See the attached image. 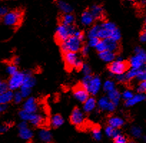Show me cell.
Segmentation results:
<instances>
[{
    "instance_id": "b9f144b4",
    "label": "cell",
    "mask_w": 146,
    "mask_h": 143,
    "mask_svg": "<svg viewBox=\"0 0 146 143\" xmlns=\"http://www.w3.org/2000/svg\"><path fill=\"white\" fill-rule=\"evenodd\" d=\"M122 98L125 100V101H128L130 99H132L134 96V93L131 91L129 90H125L122 93Z\"/></svg>"
},
{
    "instance_id": "be15d7a7",
    "label": "cell",
    "mask_w": 146,
    "mask_h": 143,
    "mask_svg": "<svg viewBox=\"0 0 146 143\" xmlns=\"http://www.w3.org/2000/svg\"><path fill=\"white\" fill-rule=\"evenodd\" d=\"M128 143H135V142H133V141H130V142H128Z\"/></svg>"
},
{
    "instance_id": "7c38bea8",
    "label": "cell",
    "mask_w": 146,
    "mask_h": 143,
    "mask_svg": "<svg viewBox=\"0 0 146 143\" xmlns=\"http://www.w3.org/2000/svg\"><path fill=\"white\" fill-rule=\"evenodd\" d=\"M38 138L44 143H52V134L50 130L47 129H41L38 132Z\"/></svg>"
},
{
    "instance_id": "44dd1931",
    "label": "cell",
    "mask_w": 146,
    "mask_h": 143,
    "mask_svg": "<svg viewBox=\"0 0 146 143\" xmlns=\"http://www.w3.org/2000/svg\"><path fill=\"white\" fill-rule=\"evenodd\" d=\"M43 120L44 119H43L42 116L40 114H36V113H31L29 119V122L35 127H39L42 124Z\"/></svg>"
},
{
    "instance_id": "277c9868",
    "label": "cell",
    "mask_w": 146,
    "mask_h": 143,
    "mask_svg": "<svg viewBox=\"0 0 146 143\" xmlns=\"http://www.w3.org/2000/svg\"><path fill=\"white\" fill-rule=\"evenodd\" d=\"M76 30L77 29L73 25L67 26V25H64L63 24H60L57 26V29H56V40L59 43L61 44L62 42L66 40L69 37L74 35Z\"/></svg>"
},
{
    "instance_id": "ee69618b",
    "label": "cell",
    "mask_w": 146,
    "mask_h": 143,
    "mask_svg": "<svg viewBox=\"0 0 146 143\" xmlns=\"http://www.w3.org/2000/svg\"><path fill=\"white\" fill-rule=\"evenodd\" d=\"M24 99V97H22V93L20 91L19 92H15V94H14V99L13 101L15 104H19L22 101V99Z\"/></svg>"
},
{
    "instance_id": "f35d334b",
    "label": "cell",
    "mask_w": 146,
    "mask_h": 143,
    "mask_svg": "<svg viewBox=\"0 0 146 143\" xmlns=\"http://www.w3.org/2000/svg\"><path fill=\"white\" fill-rule=\"evenodd\" d=\"M113 143H128V140L127 137L121 133L113 139Z\"/></svg>"
},
{
    "instance_id": "816d5d0a",
    "label": "cell",
    "mask_w": 146,
    "mask_h": 143,
    "mask_svg": "<svg viewBox=\"0 0 146 143\" xmlns=\"http://www.w3.org/2000/svg\"><path fill=\"white\" fill-rule=\"evenodd\" d=\"M74 36L77 37V38H79V39L82 41L83 40L84 38H85V35H84L83 32L80 30H78L75 31V34H74Z\"/></svg>"
},
{
    "instance_id": "d590c367",
    "label": "cell",
    "mask_w": 146,
    "mask_h": 143,
    "mask_svg": "<svg viewBox=\"0 0 146 143\" xmlns=\"http://www.w3.org/2000/svg\"><path fill=\"white\" fill-rule=\"evenodd\" d=\"M101 26L103 28H105V29L110 31V32H113L115 30L117 29L115 25L112 22H105L101 24Z\"/></svg>"
},
{
    "instance_id": "ffe728a7",
    "label": "cell",
    "mask_w": 146,
    "mask_h": 143,
    "mask_svg": "<svg viewBox=\"0 0 146 143\" xmlns=\"http://www.w3.org/2000/svg\"><path fill=\"white\" fill-rule=\"evenodd\" d=\"M35 83H36V79L32 75V73H25V81H24L23 85L22 87L28 88V89H32L33 86H35Z\"/></svg>"
},
{
    "instance_id": "7dc6e473",
    "label": "cell",
    "mask_w": 146,
    "mask_h": 143,
    "mask_svg": "<svg viewBox=\"0 0 146 143\" xmlns=\"http://www.w3.org/2000/svg\"><path fill=\"white\" fill-rule=\"evenodd\" d=\"M20 92H21V93H22V97H23L24 98H28L31 93V89H28V88L21 87L20 88Z\"/></svg>"
},
{
    "instance_id": "5b68a950",
    "label": "cell",
    "mask_w": 146,
    "mask_h": 143,
    "mask_svg": "<svg viewBox=\"0 0 146 143\" xmlns=\"http://www.w3.org/2000/svg\"><path fill=\"white\" fill-rule=\"evenodd\" d=\"M23 14L20 10H13L8 12L2 17V22L5 25L9 27L18 26L22 22Z\"/></svg>"
},
{
    "instance_id": "d6986e66",
    "label": "cell",
    "mask_w": 146,
    "mask_h": 143,
    "mask_svg": "<svg viewBox=\"0 0 146 143\" xmlns=\"http://www.w3.org/2000/svg\"><path fill=\"white\" fill-rule=\"evenodd\" d=\"M14 94L15 93L13 91L8 90L6 92L0 93V104H9L12 101H13Z\"/></svg>"
},
{
    "instance_id": "f907efd6",
    "label": "cell",
    "mask_w": 146,
    "mask_h": 143,
    "mask_svg": "<svg viewBox=\"0 0 146 143\" xmlns=\"http://www.w3.org/2000/svg\"><path fill=\"white\" fill-rule=\"evenodd\" d=\"M116 79H117V81L120 83H125L127 81V77H126L125 74H120L118 75V76H116Z\"/></svg>"
},
{
    "instance_id": "bcb514c9",
    "label": "cell",
    "mask_w": 146,
    "mask_h": 143,
    "mask_svg": "<svg viewBox=\"0 0 146 143\" xmlns=\"http://www.w3.org/2000/svg\"><path fill=\"white\" fill-rule=\"evenodd\" d=\"M9 90V84L8 82L6 81H2L0 83V93H5L7 91Z\"/></svg>"
},
{
    "instance_id": "4316f807",
    "label": "cell",
    "mask_w": 146,
    "mask_h": 143,
    "mask_svg": "<svg viewBox=\"0 0 146 143\" xmlns=\"http://www.w3.org/2000/svg\"><path fill=\"white\" fill-rule=\"evenodd\" d=\"M59 9L64 14L72 13L73 11V8L71 5L64 1H60L58 2Z\"/></svg>"
},
{
    "instance_id": "7bdbcfd3",
    "label": "cell",
    "mask_w": 146,
    "mask_h": 143,
    "mask_svg": "<svg viewBox=\"0 0 146 143\" xmlns=\"http://www.w3.org/2000/svg\"><path fill=\"white\" fill-rule=\"evenodd\" d=\"M100 39L98 38H90L88 40V46L90 48H95L98 42H100Z\"/></svg>"
},
{
    "instance_id": "6f0895ef",
    "label": "cell",
    "mask_w": 146,
    "mask_h": 143,
    "mask_svg": "<svg viewBox=\"0 0 146 143\" xmlns=\"http://www.w3.org/2000/svg\"><path fill=\"white\" fill-rule=\"evenodd\" d=\"M7 109V104H1V105H0V111L1 112H5Z\"/></svg>"
},
{
    "instance_id": "91938a15",
    "label": "cell",
    "mask_w": 146,
    "mask_h": 143,
    "mask_svg": "<svg viewBox=\"0 0 146 143\" xmlns=\"http://www.w3.org/2000/svg\"><path fill=\"white\" fill-rule=\"evenodd\" d=\"M140 85H141L143 87V89H144V91H145V93L146 92V81H143V82H141V83H140Z\"/></svg>"
},
{
    "instance_id": "9a60e30c",
    "label": "cell",
    "mask_w": 146,
    "mask_h": 143,
    "mask_svg": "<svg viewBox=\"0 0 146 143\" xmlns=\"http://www.w3.org/2000/svg\"><path fill=\"white\" fill-rule=\"evenodd\" d=\"M97 101L93 97H89L83 103V111L85 113H90L93 111L96 107Z\"/></svg>"
},
{
    "instance_id": "ab89813d",
    "label": "cell",
    "mask_w": 146,
    "mask_h": 143,
    "mask_svg": "<svg viewBox=\"0 0 146 143\" xmlns=\"http://www.w3.org/2000/svg\"><path fill=\"white\" fill-rule=\"evenodd\" d=\"M30 114L31 113L25 111V109H22L21 110V111H19V117L22 120L29 122V117H30Z\"/></svg>"
},
{
    "instance_id": "d4e9b609",
    "label": "cell",
    "mask_w": 146,
    "mask_h": 143,
    "mask_svg": "<svg viewBox=\"0 0 146 143\" xmlns=\"http://www.w3.org/2000/svg\"><path fill=\"white\" fill-rule=\"evenodd\" d=\"M64 122V120L63 117L60 114H55L51 118V126L53 128H59L61 126L63 125Z\"/></svg>"
},
{
    "instance_id": "7a4b0ae2",
    "label": "cell",
    "mask_w": 146,
    "mask_h": 143,
    "mask_svg": "<svg viewBox=\"0 0 146 143\" xmlns=\"http://www.w3.org/2000/svg\"><path fill=\"white\" fill-rule=\"evenodd\" d=\"M61 50L64 53L67 52H74L77 53L82 48V40L77 37L70 36L66 40L62 42L60 45Z\"/></svg>"
},
{
    "instance_id": "e0dca14e",
    "label": "cell",
    "mask_w": 146,
    "mask_h": 143,
    "mask_svg": "<svg viewBox=\"0 0 146 143\" xmlns=\"http://www.w3.org/2000/svg\"><path fill=\"white\" fill-rule=\"evenodd\" d=\"M33 135V132L28 127L19 129V137L22 140H25V141H29V140H32Z\"/></svg>"
},
{
    "instance_id": "74e56055",
    "label": "cell",
    "mask_w": 146,
    "mask_h": 143,
    "mask_svg": "<svg viewBox=\"0 0 146 143\" xmlns=\"http://www.w3.org/2000/svg\"><path fill=\"white\" fill-rule=\"evenodd\" d=\"M6 70H7V73L10 76H12V75H14L15 73H16L18 71L17 65L14 64V63L8 65V66H7Z\"/></svg>"
},
{
    "instance_id": "cb8c5ba5",
    "label": "cell",
    "mask_w": 146,
    "mask_h": 143,
    "mask_svg": "<svg viewBox=\"0 0 146 143\" xmlns=\"http://www.w3.org/2000/svg\"><path fill=\"white\" fill-rule=\"evenodd\" d=\"M105 134L107 137L114 139L115 137L121 134V132L119 130V129H115L110 125H108L105 129Z\"/></svg>"
},
{
    "instance_id": "484cf974",
    "label": "cell",
    "mask_w": 146,
    "mask_h": 143,
    "mask_svg": "<svg viewBox=\"0 0 146 143\" xmlns=\"http://www.w3.org/2000/svg\"><path fill=\"white\" fill-rule=\"evenodd\" d=\"M104 40H105V45H106L107 50L114 52L115 53V52L118 50L119 45L117 42L110 39V38H108V39H105Z\"/></svg>"
},
{
    "instance_id": "f1b7e54d",
    "label": "cell",
    "mask_w": 146,
    "mask_h": 143,
    "mask_svg": "<svg viewBox=\"0 0 146 143\" xmlns=\"http://www.w3.org/2000/svg\"><path fill=\"white\" fill-rule=\"evenodd\" d=\"M110 100L109 99L108 97H102L98 100V105L100 109L102 110V111H107L108 105H109Z\"/></svg>"
},
{
    "instance_id": "c3c4849f",
    "label": "cell",
    "mask_w": 146,
    "mask_h": 143,
    "mask_svg": "<svg viewBox=\"0 0 146 143\" xmlns=\"http://www.w3.org/2000/svg\"><path fill=\"white\" fill-rule=\"evenodd\" d=\"M81 70H82V73L85 74V75H90L91 72H92L90 67L88 64H83Z\"/></svg>"
},
{
    "instance_id": "52a82bcc",
    "label": "cell",
    "mask_w": 146,
    "mask_h": 143,
    "mask_svg": "<svg viewBox=\"0 0 146 143\" xmlns=\"http://www.w3.org/2000/svg\"><path fill=\"white\" fill-rule=\"evenodd\" d=\"M25 78V73L20 71H17L16 73L11 76L10 79L8 81L9 89L12 91H15L18 89H20L23 85Z\"/></svg>"
},
{
    "instance_id": "4fadbf2b",
    "label": "cell",
    "mask_w": 146,
    "mask_h": 143,
    "mask_svg": "<svg viewBox=\"0 0 146 143\" xmlns=\"http://www.w3.org/2000/svg\"><path fill=\"white\" fill-rule=\"evenodd\" d=\"M95 17L90 10H86L85 12H82V15H81V23L85 26H90L93 23L94 20H95Z\"/></svg>"
},
{
    "instance_id": "8992f818",
    "label": "cell",
    "mask_w": 146,
    "mask_h": 143,
    "mask_svg": "<svg viewBox=\"0 0 146 143\" xmlns=\"http://www.w3.org/2000/svg\"><path fill=\"white\" fill-rule=\"evenodd\" d=\"M129 64L125 62L121 58H117L115 60L110 63L108 66L110 72L113 75L118 76L120 74H124L128 70Z\"/></svg>"
},
{
    "instance_id": "db71d44e",
    "label": "cell",
    "mask_w": 146,
    "mask_h": 143,
    "mask_svg": "<svg viewBox=\"0 0 146 143\" xmlns=\"http://www.w3.org/2000/svg\"><path fill=\"white\" fill-rule=\"evenodd\" d=\"M89 48L90 47L88 46V45H87V46L82 47V48H81V53H82V54L84 56H88V54L89 53V51H90Z\"/></svg>"
},
{
    "instance_id": "f6af8a7d",
    "label": "cell",
    "mask_w": 146,
    "mask_h": 143,
    "mask_svg": "<svg viewBox=\"0 0 146 143\" xmlns=\"http://www.w3.org/2000/svg\"><path fill=\"white\" fill-rule=\"evenodd\" d=\"M137 79L141 82L146 81V70H143L142 68L140 69L138 75L137 76Z\"/></svg>"
},
{
    "instance_id": "8fae6325",
    "label": "cell",
    "mask_w": 146,
    "mask_h": 143,
    "mask_svg": "<svg viewBox=\"0 0 146 143\" xmlns=\"http://www.w3.org/2000/svg\"><path fill=\"white\" fill-rule=\"evenodd\" d=\"M38 109L36 100L34 97H28L23 104V109L29 113H36Z\"/></svg>"
},
{
    "instance_id": "e7e4bbea",
    "label": "cell",
    "mask_w": 146,
    "mask_h": 143,
    "mask_svg": "<svg viewBox=\"0 0 146 143\" xmlns=\"http://www.w3.org/2000/svg\"><path fill=\"white\" fill-rule=\"evenodd\" d=\"M128 1H130V2H133V1H135V0H128Z\"/></svg>"
},
{
    "instance_id": "603a6c76",
    "label": "cell",
    "mask_w": 146,
    "mask_h": 143,
    "mask_svg": "<svg viewBox=\"0 0 146 143\" xmlns=\"http://www.w3.org/2000/svg\"><path fill=\"white\" fill-rule=\"evenodd\" d=\"M108 97L110 100V101H112L115 105L117 106L119 104V103H120V100L122 96L120 95V92L116 90V89H114V90L108 92Z\"/></svg>"
},
{
    "instance_id": "83f0119b",
    "label": "cell",
    "mask_w": 146,
    "mask_h": 143,
    "mask_svg": "<svg viewBox=\"0 0 146 143\" xmlns=\"http://www.w3.org/2000/svg\"><path fill=\"white\" fill-rule=\"evenodd\" d=\"M74 22H75V17L72 13L64 14L61 18V24L67 26L73 25Z\"/></svg>"
},
{
    "instance_id": "f5cc1de1",
    "label": "cell",
    "mask_w": 146,
    "mask_h": 143,
    "mask_svg": "<svg viewBox=\"0 0 146 143\" xmlns=\"http://www.w3.org/2000/svg\"><path fill=\"white\" fill-rule=\"evenodd\" d=\"M140 40L142 42H146V29L143 30L140 33Z\"/></svg>"
},
{
    "instance_id": "e575fe53",
    "label": "cell",
    "mask_w": 146,
    "mask_h": 143,
    "mask_svg": "<svg viewBox=\"0 0 146 143\" xmlns=\"http://www.w3.org/2000/svg\"><path fill=\"white\" fill-rule=\"evenodd\" d=\"M103 89L105 92H107V93L114 90V89H115V83L111 80L106 81L103 84Z\"/></svg>"
},
{
    "instance_id": "9f6ffc18",
    "label": "cell",
    "mask_w": 146,
    "mask_h": 143,
    "mask_svg": "<svg viewBox=\"0 0 146 143\" xmlns=\"http://www.w3.org/2000/svg\"><path fill=\"white\" fill-rule=\"evenodd\" d=\"M27 122H28L22 120V122H20L19 123V124H18V129L27 127H28V123Z\"/></svg>"
},
{
    "instance_id": "7402d4cb",
    "label": "cell",
    "mask_w": 146,
    "mask_h": 143,
    "mask_svg": "<svg viewBox=\"0 0 146 143\" xmlns=\"http://www.w3.org/2000/svg\"><path fill=\"white\" fill-rule=\"evenodd\" d=\"M90 11L93 15L95 19H100L104 15L103 8L98 5H94L90 9Z\"/></svg>"
},
{
    "instance_id": "3957f363",
    "label": "cell",
    "mask_w": 146,
    "mask_h": 143,
    "mask_svg": "<svg viewBox=\"0 0 146 143\" xmlns=\"http://www.w3.org/2000/svg\"><path fill=\"white\" fill-rule=\"evenodd\" d=\"M135 53V55L130 58L129 65L132 68L140 70L146 64V52L140 47H136Z\"/></svg>"
},
{
    "instance_id": "836d02e7",
    "label": "cell",
    "mask_w": 146,
    "mask_h": 143,
    "mask_svg": "<svg viewBox=\"0 0 146 143\" xmlns=\"http://www.w3.org/2000/svg\"><path fill=\"white\" fill-rule=\"evenodd\" d=\"M139 70L135 68H130V70H127L125 73V76L127 77V80H133L134 79H137V76L138 75Z\"/></svg>"
},
{
    "instance_id": "d6a6232c",
    "label": "cell",
    "mask_w": 146,
    "mask_h": 143,
    "mask_svg": "<svg viewBox=\"0 0 146 143\" xmlns=\"http://www.w3.org/2000/svg\"><path fill=\"white\" fill-rule=\"evenodd\" d=\"M130 133L135 138H140L143 137V131L140 127L137 126H133L130 129Z\"/></svg>"
},
{
    "instance_id": "94428289",
    "label": "cell",
    "mask_w": 146,
    "mask_h": 143,
    "mask_svg": "<svg viewBox=\"0 0 146 143\" xmlns=\"http://www.w3.org/2000/svg\"><path fill=\"white\" fill-rule=\"evenodd\" d=\"M142 139H143V142H144L145 143H146V136H143V137H142Z\"/></svg>"
},
{
    "instance_id": "6125c7cd",
    "label": "cell",
    "mask_w": 146,
    "mask_h": 143,
    "mask_svg": "<svg viewBox=\"0 0 146 143\" xmlns=\"http://www.w3.org/2000/svg\"><path fill=\"white\" fill-rule=\"evenodd\" d=\"M142 69H143V70H146V64H145L144 66H143V67L142 68Z\"/></svg>"
},
{
    "instance_id": "11a10c76",
    "label": "cell",
    "mask_w": 146,
    "mask_h": 143,
    "mask_svg": "<svg viewBox=\"0 0 146 143\" xmlns=\"http://www.w3.org/2000/svg\"><path fill=\"white\" fill-rule=\"evenodd\" d=\"M8 12H9V11H8V9L7 7L2 6V7L0 8V15H2V17H4L5 15H7Z\"/></svg>"
},
{
    "instance_id": "681fc988",
    "label": "cell",
    "mask_w": 146,
    "mask_h": 143,
    "mask_svg": "<svg viewBox=\"0 0 146 143\" xmlns=\"http://www.w3.org/2000/svg\"><path fill=\"white\" fill-rule=\"evenodd\" d=\"M10 124H2L1 127H0V133L1 134H4V133H6L8 130L10 129Z\"/></svg>"
},
{
    "instance_id": "9c48e42d",
    "label": "cell",
    "mask_w": 146,
    "mask_h": 143,
    "mask_svg": "<svg viewBox=\"0 0 146 143\" xmlns=\"http://www.w3.org/2000/svg\"><path fill=\"white\" fill-rule=\"evenodd\" d=\"M73 96L78 101L84 103L90 97V93L80 84L74 89Z\"/></svg>"
},
{
    "instance_id": "ba28073f",
    "label": "cell",
    "mask_w": 146,
    "mask_h": 143,
    "mask_svg": "<svg viewBox=\"0 0 146 143\" xmlns=\"http://www.w3.org/2000/svg\"><path fill=\"white\" fill-rule=\"evenodd\" d=\"M85 122V115L80 109L75 108L70 115V122L76 127H80Z\"/></svg>"
},
{
    "instance_id": "4dcf8cb0",
    "label": "cell",
    "mask_w": 146,
    "mask_h": 143,
    "mask_svg": "<svg viewBox=\"0 0 146 143\" xmlns=\"http://www.w3.org/2000/svg\"><path fill=\"white\" fill-rule=\"evenodd\" d=\"M112 32H110V31L105 29V28H103L101 26L99 31V33H98V38H100L101 40L108 39V38H110Z\"/></svg>"
},
{
    "instance_id": "03108f58",
    "label": "cell",
    "mask_w": 146,
    "mask_h": 143,
    "mask_svg": "<svg viewBox=\"0 0 146 143\" xmlns=\"http://www.w3.org/2000/svg\"><path fill=\"white\" fill-rule=\"evenodd\" d=\"M145 23L146 25V17H145Z\"/></svg>"
},
{
    "instance_id": "f546056e",
    "label": "cell",
    "mask_w": 146,
    "mask_h": 143,
    "mask_svg": "<svg viewBox=\"0 0 146 143\" xmlns=\"http://www.w3.org/2000/svg\"><path fill=\"white\" fill-rule=\"evenodd\" d=\"M92 137L96 141H100L102 140V132L100 128L98 126H95L92 129Z\"/></svg>"
},
{
    "instance_id": "680465c9",
    "label": "cell",
    "mask_w": 146,
    "mask_h": 143,
    "mask_svg": "<svg viewBox=\"0 0 146 143\" xmlns=\"http://www.w3.org/2000/svg\"><path fill=\"white\" fill-rule=\"evenodd\" d=\"M19 62H20V59H19V58L16 57L13 59V63H14V64H15V65H17V64H19Z\"/></svg>"
},
{
    "instance_id": "2e32d148",
    "label": "cell",
    "mask_w": 146,
    "mask_h": 143,
    "mask_svg": "<svg viewBox=\"0 0 146 143\" xmlns=\"http://www.w3.org/2000/svg\"><path fill=\"white\" fill-rule=\"evenodd\" d=\"M108 125H110L111 127H114V128L120 129L124 125L125 121L121 117L113 116V117H110L108 121Z\"/></svg>"
},
{
    "instance_id": "1f68e13d",
    "label": "cell",
    "mask_w": 146,
    "mask_h": 143,
    "mask_svg": "<svg viewBox=\"0 0 146 143\" xmlns=\"http://www.w3.org/2000/svg\"><path fill=\"white\" fill-rule=\"evenodd\" d=\"M100 27L101 25H95L92 26L88 32V38H98V33Z\"/></svg>"
},
{
    "instance_id": "ac0fdd59",
    "label": "cell",
    "mask_w": 146,
    "mask_h": 143,
    "mask_svg": "<svg viewBox=\"0 0 146 143\" xmlns=\"http://www.w3.org/2000/svg\"><path fill=\"white\" fill-rule=\"evenodd\" d=\"M99 57L102 61L105 63H112L115 59V54L114 52L105 50L99 53Z\"/></svg>"
},
{
    "instance_id": "6da1fadb",
    "label": "cell",
    "mask_w": 146,
    "mask_h": 143,
    "mask_svg": "<svg viewBox=\"0 0 146 143\" xmlns=\"http://www.w3.org/2000/svg\"><path fill=\"white\" fill-rule=\"evenodd\" d=\"M81 85L92 96L98 94L102 86V82L98 76L85 75L82 79Z\"/></svg>"
},
{
    "instance_id": "30bf717a",
    "label": "cell",
    "mask_w": 146,
    "mask_h": 143,
    "mask_svg": "<svg viewBox=\"0 0 146 143\" xmlns=\"http://www.w3.org/2000/svg\"><path fill=\"white\" fill-rule=\"evenodd\" d=\"M80 58L78 57L77 53L67 52V53H64V63L68 68H75Z\"/></svg>"
},
{
    "instance_id": "5bb4252c",
    "label": "cell",
    "mask_w": 146,
    "mask_h": 143,
    "mask_svg": "<svg viewBox=\"0 0 146 143\" xmlns=\"http://www.w3.org/2000/svg\"><path fill=\"white\" fill-rule=\"evenodd\" d=\"M146 99V97L145 96L143 93H138L137 94H134L133 97L132 99H130L128 101H125V106L127 107H133V106L135 105V104H138V103L142 102V101H144Z\"/></svg>"
},
{
    "instance_id": "8d00e7d4",
    "label": "cell",
    "mask_w": 146,
    "mask_h": 143,
    "mask_svg": "<svg viewBox=\"0 0 146 143\" xmlns=\"http://www.w3.org/2000/svg\"><path fill=\"white\" fill-rule=\"evenodd\" d=\"M95 49H96V50L99 53L107 50V48H106V45H105V40H100V42H98V45H97V46L95 47Z\"/></svg>"
},
{
    "instance_id": "60d3db41",
    "label": "cell",
    "mask_w": 146,
    "mask_h": 143,
    "mask_svg": "<svg viewBox=\"0 0 146 143\" xmlns=\"http://www.w3.org/2000/svg\"><path fill=\"white\" fill-rule=\"evenodd\" d=\"M110 39L116 41V42H118L120 39H121V33H120V30L118 29H115L111 34V36H110Z\"/></svg>"
}]
</instances>
